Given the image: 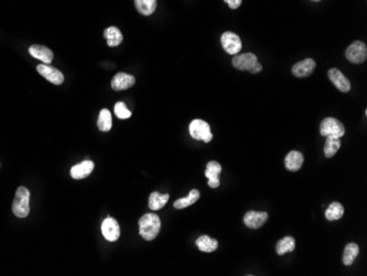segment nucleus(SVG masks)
<instances>
[{"label": "nucleus", "mask_w": 367, "mask_h": 276, "mask_svg": "<svg viewBox=\"0 0 367 276\" xmlns=\"http://www.w3.org/2000/svg\"><path fill=\"white\" fill-rule=\"evenodd\" d=\"M140 236L146 241H152L160 234L161 219L156 214H146L139 220Z\"/></svg>", "instance_id": "f257e3e1"}, {"label": "nucleus", "mask_w": 367, "mask_h": 276, "mask_svg": "<svg viewBox=\"0 0 367 276\" xmlns=\"http://www.w3.org/2000/svg\"><path fill=\"white\" fill-rule=\"evenodd\" d=\"M30 192L27 187H19L12 202V213L18 218H26L30 213Z\"/></svg>", "instance_id": "f03ea898"}, {"label": "nucleus", "mask_w": 367, "mask_h": 276, "mask_svg": "<svg viewBox=\"0 0 367 276\" xmlns=\"http://www.w3.org/2000/svg\"><path fill=\"white\" fill-rule=\"evenodd\" d=\"M320 134L322 136H331L340 139L345 134V128L343 123L335 118H326L320 123Z\"/></svg>", "instance_id": "7ed1b4c3"}, {"label": "nucleus", "mask_w": 367, "mask_h": 276, "mask_svg": "<svg viewBox=\"0 0 367 276\" xmlns=\"http://www.w3.org/2000/svg\"><path fill=\"white\" fill-rule=\"evenodd\" d=\"M189 133L192 139L204 141L206 143L210 142L213 137L210 126L201 119H195L190 122Z\"/></svg>", "instance_id": "20e7f679"}, {"label": "nucleus", "mask_w": 367, "mask_h": 276, "mask_svg": "<svg viewBox=\"0 0 367 276\" xmlns=\"http://www.w3.org/2000/svg\"><path fill=\"white\" fill-rule=\"evenodd\" d=\"M347 59L353 64H361L367 57V49L365 43L361 41H355L345 51Z\"/></svg>", "instance_id": "39448f33"}, {"label": "nucleus", "mask_w": 367, "mask_h": 276, "mask_svg": "<svg viewBox=\"0 0 367 276\" xmlns=\"http://www.w3.org/2000/svg\"><path fill=\"white\" fill-rule=\"evenodd\" d=\"M221 44L223 50H225L228 54L231 55L237 54L242 49V42L240 36L231 31H227L221 35Z\"/></svg>", "instance_id": "423d86ee"}, {"label": "nucleus", "mask_w": 367, "mask_h": 276, "mask_svg": "<svg viewBox=\"0 0 367 276\" xmlns=\"http://www.w3.org/2000/svg\"><path fill=\"white\" fill-rule=\"evenodd\" d=\"M102 232L106 240L114 242L117 241L120 237V226L116 219L111 217H108L102 223Z\"/></svg>", "instance_id": "0eeeda50"}, {"label": "nucleus", "mask_w": 367, "mask_h": 276, "mask_svg": "<svg viewBox=\"0 0 367 276\" xmlns=\"http://www.w3.org/2000/svg\"><path fill=\"white\" fill-rule=\"evenodd\" d=\"M268 219V214L265 212H248L244 216V223L250 229H258L264 226Z\"/></svg>", "instance_id": "6e6552de"}, {"label": "nucleus", "mask_w": 367, "mask_h": 276, "mask_svg": "<svg viewBox=\"0 0 367 276\" xmlns=\"http://www.w3.org/2000/svg\"><path fill=\"white\" fill-rule=\"evenodd\" d=\"M257 62V56L253 53L235 54L232 59L233 66L239 71H250Z\"/></svg>", "instance_id": "1a4fd4ad"}, {"label": "nucleus", "mask_w": 367, "mask_h": 276, "mask_svg": "<svg viewBox=\"0 0 367 276\" xmlns=\"http://www.w3.org/2000/svg\"><path fill=\"white\" fill-rule=\"evenodd\" d=\"M37 70L40 73V75L55 85H61L64 82V75L62 74V72L50 66L48 64H40L38 65Z\"/></svg>", "instance_id": "9d476101"}, {"label": "nucleus", "mask_w": 367, "mask_h": 276, "mask_svg": "<svg viewBox=\"0 0 367 276\" xmlns=\"http://www.w3.org/2000/svg\"><path fill=\"white\" fill-rule=\"evenodd\" d=\"M330 81L342 93H348L351 89V83L349 79L343 75V73L337 68H331L328 72Z\"/></svg>", "instance_id": "9b49d317"}, {"label": "nucleus", "mask_w": 367, "mask_h": 276, "mask_svg": "<svg viewBox=\"0 0 367 276\" xmlns=\"http://www.w3.org/2000/svg\"><path fill=\"white\" fill-rule=\"evenodd\" d=\"M316 64L312 59H306L296 63L292 66L291 72L296 77H308L310 76L315 70Z\"/></svg>", "instance_id": "f8f14e48"}, {"label": "nucleus", "mask_w": 367, "mask_h": 276, "mask_svg": "<svg viewBox=\"0 0 367 276\" xmlns=\"http://www.w3.org/2000/svg\"><path fill=\"white\" fill-rule=\"evenodd\" d=\"M135 84L134 76L127 73H118L111 81V87L114 90H125Z\"/></svg>", "instance_id": "ddd939ff"}, {"label": "nucleus", "mask_w": 367, "mask_h": 276, "mask_svg": "<svg viewBox=\"0 0 367 276\" xmlns=\"http://www.w3.org/2000/svg\"><path fill=\"white\" fill-rule=\"evenodd\" d=\"M221 171L222 168L218 162L210 161L207 164L205 175L208 178V185H209L211 188H217L218 186H220V180L218 176Z\"/></svg>", "instance_id": "4468645a"}, {"label": "nucleus", "mask_w": 367, "mask_h": 276, "mask_svg": "<svg viewBox=\"0 0 367 276\" xmlns=\"http://www.w3.org/2000/svg\"><path fill=\"white\" fill-rule=\"evenodd\" d=\"M29 53H30L35 59L42 61L44 64H50L53 61V52L48 48L44 45L34 44L29 48Z\"/></svg>", "instance_id": "2eb2a0df"}, {"label": "nucleus", "mask_w": 367, "mask_h": 276, "mask_svg": "<svg viewBox=\"0 0 367 276\" xmlns=\"http://www.w3.org/2000/svg\"><path fill=\"white\" fill-rule=\"evenodd\" d=\"M93 168H95L93 162L89 161V159H86L83 163L77 164L70 169V175L74 179H82L87 177L93 171Z\"/></svg>", "instance_id": "dca6fc26"}, {"label": "nucleus", "mask_w": 367, "mask_h": 276, "mask_svg": "<svg viewBox=\"0 0 367 276\" xmlns=\"http://www.w3.org/2000/svg\"><path fill=\"white\" fill-rule=\"evenodd\" d=\"M304 164V155L299 151H290L285 157V166L290 172H297Z\"/></svg>", "instance_id": "f3484780"}, {"label": "nucleus", "mask_w": 367, "mask_h": 276, "mask_svg": "<svg viewBox=\"0 0 367 276\" xmlns=\"http://www.w3.org/2000/svg\"><path fill=\"white\" fill-rule=\"evenodd\" d=\"M168 199V194H160L158 192H153L149 197V207L150 209L154 210V212L155 210H160L167 204Z\"/></svg>", "instance_id": "a211bd4d"}, {"label": "nucleus", "mask_w": 367, "mask_h": 276, "mask_svg": "<svg viewBox=\"0 0 367 276\" xmlns=\"http://www.w3.org/2000/svg\"><path fill=\"white\" fill-rule=\"evenodd\" d=\"M105 38L107 39V43L109 47H118L120 43L124 41V35L117 27L107 28L104 32Z\"/></svg>", "instance_id": "6ab92c4d"}, {"label": "nucleus", "mask_w": 367, "mask_h": 276, "mask_svg": "<svg viewBox=\"0 0 367 276\" xmlns=\"http://www.w3.org/2000/svg\"><path fill=\"white\" fill-rule=\"evenodd\" d=\"M196 245L200 251L211 253L218 249L219 243L215 239H212L208 236H201L196 240Z\"/></svg>", "instance_id": "aec40b11"}, {"label": "nucleus", "mask_w": 367, "mask_h": 276, "mask_svg": "<svg viewBox=\"0 0 367 276\" xmlns=\"http://www.w3.org/2000/svg\"><path fill=\"white\" fill-rule=\"evenodd\" d=\"M134 5L143 16H151L156 10L157 0H134Z\"/></svg>", "instance_id": "412c9836"}, {"label": "nucleus", "mask_w": 367, "mask_h": 276, "mask_svg": "<svg viewBox=\"0 0 367 276\" xmlns=\"http://www.w3.org/2000/svg\"><path fill=\"white\" fill-rule=\"evenodd\" d=\"M358 253H359L358 245L356 243H354V242L349 243L347 246H345V249H344L343 258H342L343 264L347 265V266H350V265L353 264L354 261L358 257Z\"/></svg>", "instance_id": "4be33fe9"}, {"label": "nucleus", "mask_w": 367, "mask_h": 276, "mask_svg": "<svg viewBox=\"0 0 367 276\" xmlns=\"http://www.w3.org/2000/svg\"><path fill=\"white\" fill-rule=\"evenodd\" d=\"M295 246H296V241L292 237H285L277 242L276 244V252L278 256H284L286 253L292 252L295 250Z\"/></svg>", "instance_id": "5701e85b"}, {"label": "nucleus", "mask_w": 367, "mask_h": 276, "mask_svg": "<svg viewBox=\"0 0 367 276\" xmlns=\"http://www.w3.org/2000/svg\"><path fill=\"white\" fill-rule=\"evenodd\" d=\"M200 198V193L198 190H191L189 195L187 197L179 198L174 202V207L176 209H184L186 207H189L195 204V202Z\"/></svg>", "instance_id": "b1692460"}, {"label": "nucleus", "mask_w": 367, "mask_h": 276, "mask_svg": "<svg viewBox=\"0 0 367 276\" xmlns=\"http://www.w3.org/2000/svg\"><path fill=\"white\" fill-rule=\"evenodd\" d=\"M325 215L329 221L339 220L344 215V207L342 206V204H340V202L334 201L328 207Z\"/></svg>", "instance_id": "393cba45"}, {"label": "nucleus", "mask_w": 367, "mask_h": 276, "mask_svg": "<svg viewBox=\"0 0 367 276\" xmlns=\"http://www.w3.org/2000/svg\"><path fill=\"white\" fill-rule=\"evenodd\" d=\"M97 126L100 131L104 132L110 131V129L112 127V118H111V113L108 109H103V110L100 111Z\"/></svg>", "instance_id": "a878e982"}, {"label": "nucleus", "mask_w": 367, "mask_h": 276, "mask_svg": "<svg viewBox=\"0 0 367 276\" xmlns=\"http://www.w3.org/2000/svg\"><path fill=\"white\" fill-rule=\"evenodd\" d=\"M341 148V140L337 137L328 136L325 144V155L326 157H332Z\"/></svg>", "instance_id": "bb28decb"}, {"label": "nucleus", "mask_w": 367, "mask_h": 276, "mask_svg": "<svg viewBox=\"0 0 367 276\" xmlns=\"http://www.w3.org/2000/svg\"><path fill=\"white\" fill-rule=\"evenodd\" d=\"M114 113H116L119 119H129L132 116L131 111L127 108L126 104L119 101L116 105H114Z\"/></svg>", "instance_id": "cd10ccee"}, {"label": "nucleus", "mask_w": 367, "mask_h": 276, "mask_svg": "<svg viewBox=\"0 0 367 276\" xmlns=\"http://www.w3.org/2000/svg\"><path fill=\"white\" fill-rule=\"evenodd\" d=\"M223 2L228 4L231 9H237L242 4V0H223Z\"/></svg>", "instance_id": "c85d7f7f"}, {"label": "nucleus", "mask_w": 367, "mask_h": 276, "mask_svg": "<svg viewBox=\"0 0 367 276\" xmlns=\"http://www.w3.org/2000/svg\"><path fill=\"white\" fill-rule=\"evenodd\" d=\"M263 71V66L260 64V63H256L253 67H252L249 72L252 73V74H258V73H261Z\"/></svg>", "instance_id": "c756f323"}, {"label": "nucleus", "mask_w": 367, "mask_h": 276, "mask_svg": "<svg viewBox=\"0 0 367 276\" xmlns=\"http://www.w3.org/2000/svg\"><path fill=\"white\" fill-rule=\"evenodd\" d=\"M312 2H320V0H312Z\"/></svg>", "instance_id": "7c9ffc66"}]
</instances>
